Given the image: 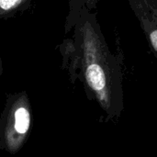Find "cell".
<instances>
[{
  "mask_svg": "<svg viewBox=\"0 0 157 157\" xmlns=\"http://www.w3.org/2000/svg\"><path fill=\"white\" fill-rule=\"evenodd\" d=\"M73 30L80 52L77 80L106 121L117 122L124 109L121 60L111 52L95 12L84 8Z\"/></svg>",
  "mask_w": 157,
  "mask_h": 157,
  "instance_id": "obj_1",
  "label": "cell"
},
{
  "mask_svg": "<svg viewBox=\"0 0 157 157\" xmlns=\"http://www.w3.org/2000/svg\"><path fill=\"white\" fill-rule=\"evenodd\" d=\"M31 123V104L27 92L8 94L0 115V151L18 153L29 138Z\"/></svg>",
  "mask_w": 157,
  "mask_h": 157,
  "instance_id": "obj_2",
  "label": "cell"
},
{
  "mask_svg": "<svg viewBox=\"0 0 157 157\" xmlns=\"http://www.w3.org/2000/svg\"><path fill=\"white\" fill-rule=\"evenodd\" d=\"M138 18L149 47L157 58V4L147 0H127Z\"/></svg>",
  "mask_w": 157,
  "mask_h": 157,
  "instance_id": "obj_3",
  "label": "cell"
},
{
  "mask_svg": "<svg viewBox=\"0 0 157 157\" xmlns=\"http://www.w3.org/2000/svg\"><path fill=\"white\" fill-rule=\"evenodd\" d=\"M59 52L63 57L62 69L67 71L71 82L75 84L80 63V52L76 40L74 38H65L59 45Z\"/></svg>",
  "mask_w": 157,
  "mask_h": 157,
  "instance_id": "obj_4",
  "label": "cell"
},
{
  "mask_svg": "<svg viewBox=\"0 0 157 157\" xmlns=\"http://www.w3.org/2000/svg\"><path fill=\"white\" fill-rule=\"evenodd\" d=\"M100 0H69L68 2V14L65 17L64 23V33L68 34L74 29L76 23L78 22L81 15V11L86 8L89 11H93L97 8L98 4Z\"/></svg>",
  "mask_w": 157,
  "mask_h": 157,
  "instance_id": "obj_5",
  "label": "cell"
},
{
  "mask_svg": "<svg viewBox=\"0 0 157 157\" xmlns=\"http://www.w3.org/2000/svg\"><path fill=\"white\" fill-rule=\"evenodd\" d=\"M34 0H0V19L14 17L28 9Z\"/></svg>",
  "mask_w": 157,
  "mask_h": 157,
  "instance_id": "obj_6",
  "label": "cell"
},
{
  "mask_svg": "<svg viewBox=\"0 0 157 157\" xmlns=\"http://www.w3.org/2000/svg\"><path fill=\"white\" fill-rule=\"evenodd\" d=\"M2 74H3V62H2V59L0 57V78L2 76Z\"/></svg>",
  "mask_w": 157,
  "mask_h": 157,
  "instance_id": "obj_7",
  "label": "cell"
},
{
  "mask_svg": "<svg viewBox=\"0 0 157 157\" xmlns=\"http://www.w3.org/2000/svg\"><path fill=\"white\" fill-rule=\"evenodd\" d=\"M149 2H153V3H157V0H148Z\"/></svg>",
  "mask_w": 157,
  "mask_h": 157,
  "instance_id": "obj_8",
  "label": "cell"
}]
</instances>
